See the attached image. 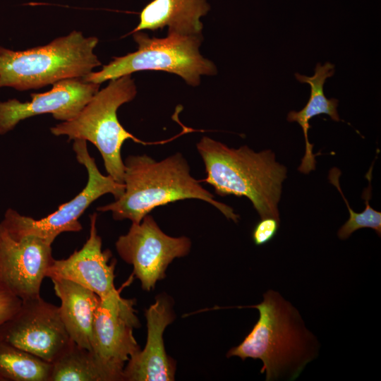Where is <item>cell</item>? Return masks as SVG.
Wrapping results in <instances>:
<instances>
[{"label":"cell","mask_w":381,"mask_h":381,"mask_svg":"<svg viewBox=\"0 0 381 381\" xmlns=\"http://www.w3.org/2000/svg\"><path fill=\"white\" fill-rule=\"evenodd\" d=\"M238 308H256L259 318L226 357L260 359L263 364L260 373H265L266 381L294 380L318 357L317 337L306 327L298 310L279 292L269 289L261 303Z\"/></svg>","instance_id":"1"},{"label":"cell","mask_w":381,"mask_h":381,"mask_svg":"<svg viewBox=\"0 0 381 381\" xmlns=\"http://www.w3.org/2000/svg\"><path fill=\"white\" fill-rule=\"evenodd\" d=\"M123 163V193L114 202L97 208L99 212H111L114 220L140 223L157 207L198 199L214 206L228 219L238 222L239 215L231 207L215 200L200 181L191 176L188 163L181 152L160 161L145 154L129 155Z\"/></svg>","instance_id":"2"},{"label":"cell","mask_w":381,"mask_h":381,"mask_svg":"<svg viewBox=\"0 0 381 381\" xmlns=\"http://www.w3.org/2000/svg\"><path fill=\"white\" fill-rule=\"evenodd\" d=\"M206 171L202 180L220 196L246 197L260 219L279 221L278 204L287 169L276 161L274 152H255L247 145L232 148L203 136L196 144Z\"/></svg>","instance_id":"3"},{"label":"cell","mask_w":381,"mask_h":381,"mask_svg":"<svg viewBox=\"0 0 381 381\" xmlns=\"http://www.w3.org/2000/svg\"><path fill=\"white\" fill-rule=\"evenodd\" d=\"M96 37L73 30L49 44L14 51L0 46V88L39 89L69 78H82L101 65L94 53Z\"/></svg>","instance_id":"4"},{"label":"cell","mask_w":381,"mask_h":381,"mask_svg":"<svg viewBox=\"0 0 381 381\" xmlns=\"http://www.w3.org/2000/svg\"><path fill=\"white\" fill-rule=\"evenodd\" d=\"M137 94L131 75L111 80L99 90L78 115L50 128L54 135H67L68 140H84L92 143L100 152L108 175L123 183L124 163L121 151L123 143L131 139L143 145L150 144L135 137L120 123L118 109L132 101Z\"/></svg>","instance_id":"5"},{"label":"cell","mask_w":381,"mask_h":381,"mask_svg":"<svg viewBox=\"0 0 381 381\" xmlns=\"http://www.w3.org/2000/svg\"><path fill=\"white\" fill-rule=\"evenodd\" d=\"M137 51L114 57L97 72L82 78L85 82L101 84L141 71H161L181 77L188 85L197 86L202 75L217 73L215 65L199 52L201 35H183L168 32L166 37H150L142 31L133 32Z\"/></svg>","instance_id":"6"},{"label":"cell","mask_w":381,"mask_h":381,"mask_svg":"<svg viewBox=\"0 0 381 381\" xmlns=\"http://www.w3.org/2000/svg\"><path fill=\"white\" fill-rule=\"evenodd\" d=\"M73 149L78 162L87 171L88 179L83 190L71 200L62 204L48 216L40 219L24 216L12 208L6 211L0 224L14 238L28 235L36 236L51 244L63 232H78L83 227L79 217L95 200L111 193L115 199L124 192V184L116 181L111 176L103 175L95 160L87 150V141L75 140Z\"/></svg>","instance_id":"7"},{"label":"cell","mask_w":381,"mask_h":381,"mask_svg":"<svg viewBox=\"0 0 381 381\" xmlns=\"http://www.w3.org/2000/svg\"><path fill=\"white\" fill-rule=\"evenodd\" d=\"M123 260L133 266V274L145 291L155 288L164 279L169 264L177 258L187 255L191 241L186 236L166 234L153 217L148 214L140 223H132L127 234L115 243Z\"/></svg>","instance_id":"8"},{"label":"cell","mask_w":381,"mask_h":381,"mask_svg":"<svg viewBox=\"0 0 381 381\" xmlns=\"http://www.w3.org/2000/svg\"><path fill=\"white\" fill-rule=\"evenodd\" d=\"M134 301L121 296L101 300L92 330L91 351L107 381L123 380L126 363L140 348L133 329L140 326Z\"/></svg>","instance_id":"9"},{"label":"cell","mask_w":381,"mask_h":381,"mask_svg":"<svg viewBox=\"0 0 381 381\" xmlns=\"http://www.w3.org/2000/svg\"><path fill=\"white\" fill-rule=\"evenodd\" d=\"M0 339L52 363L72 344L59 308L40 296L22 301L0 325Z\"/></svg>","instance_id":"10"},{"label":"cell","mask_w":381,"mask_h":381,"mask_svg":"<svg viewBox=\"0 0 381 381\" xmlns=\"http://www.w3.org/2000/svg\"><path fill=\"white\" fill-rule=\"evenodd\" d=\"M52 245L32 235L14 238L0 224V286L22 301L40 296L54 261Z\"/></svg>","instance_id":"11"},{"label":"cell","mask_w":381,"mask_h":381,"mask_svg":"<svg viewBox=\"0 0 381 381\" xmlns=\"http://www.w3.org/2000/svg\"><path fill=\"white\" fill-rule=\"evenodd\" d=\"M100 84L69 78L52 85L50 90L30 95L31 101L17 99L0 102V135L13 130L21 121L43 114H51L57 120L68 121L76 117L92 97Z\"/></svg>","instance_id":"12"},{"label":"cell","mask_w":381,"mask_h":381,"mask_svg":"<svg viewBox=\"0 0 381 381\" xmlns=\"http://www.w3.org/2000/svg\"><path fill=\"white\" fill-rule=\"evenodd\" d=\"M97 217V213L90 216V234L83 247L66 259H54L47 277L72 281L104 300L121 295L114 286L115 262L109 263L111 253L109 250H102V238L96 227Z\"/></svg>","instance_id":"13"},{"label":"cell","mask_w":381,"mask_h":381,"mask_svg":"<svg viewBox=\"0 0 381 381\" xmlns=\"http://www.w3.org/2000/svg\"><path fill=\"white\" fill-rule=\"evenodd\" d=\"M147 336L145 346L133 355L125 365L127 381L174 380L175 362L166 353L163 334L175 315L171 300L161 295L145 312Z\"/></svg>","instance_id":"14"},{"label":"cell","mask_w":381,"mask_h":381,"mask_svg":"<svg viewBox=\"0 0 381 381\" xmlns=\"http://www.w3.org/2000/svg\"><path fill=\"white\" fill-rule=\"evenodd\" d=\"M59 298L61 320L72 341L91 351L92 330L99 297L88 289L72 281L51 279Z\"/></svg>","instance_id":"15"},{"label":"cell","mask_w":381,"mask_h":381,"mask_svg":"<svg viewBox=\"0 0 381 381\" xmlns=\"http://www.w3.org/2000/svg\"><path fill=\"white\" fill-rule=\"evenodd\" d=\"M210 10L206 0H153L140 13V22L132 31L156 30L168 27V32L201 35L200 18Z\"/></svg>","instance_id":"16"},{"label":"cell","mask_w":381,"mask_h":381,"mask_svg":"<svg viewBox=\"0 0 381 381\" xmlns=\"http://www.w3.org/2000/svg\"><path fill=\"white\" fill-rule=\"evenodd\" d=\"M334 73V65L326 62L323 65L317 64L313 76L295 73L296 78L302 83H307L310 87V98L305 107L299 111H291L287 115L289 122H297L302 128L305 138V155L298 170L308 174L315 169L317 155L313 153V145L309 142L308 133L310 126L309 121L320 114H327L333 121H339L337 112L339 101L335 98L327 99L324 94L325 80Z\"/></svg>","instance_id":"17"},{"label":"cell","mask_w":381,"mask_h":381,"mask_svg":"<svg viewBox=\"0 0 381 381\" xmlns=\"http://www.w3.org/2000/svg\"><path fill=\"white\" fill-rule=\"evenodd\" d=\"M52 363L0 339V381H49Z\"/></svg>","instance_id":"18"},{"label":"cell","mask_w":381,"mask_h":381,"mask_svg":"<svg viewBox=\"0 0 381 381\" xmlns=\"http://www.w3.org/2000/svg\"><path fill=\"white\" fill-rule=\"evenodd\" d=\"M49 381H107L91 351L74 341L52 363Z\"/></svg>","instance_id":"19"},{"label":"cell","mask_w":381,"mask_h":381,"mask_svg":"<svg viewBox=\"0 0 381 381\" xmlns=\"http://www.w3.org/2000/svg\"><path fill=\"white\" fill-rule=\"evenodd\" d=\"M372 170L373 166L365 176L369 185L368 188L364 190L362 195V198L365 200V208L360 213H357L351 209L341 191L339 180L341 175L340 170L334 167L329 172L328 179L330 183L337 188L341 195L349 212V219L340 227L337 232L338 237L341 240L348 238L354 231L363 228L373 229L379 236H381V212L373 209L369 204V200L371 198Z\"/></svg>","instance_id":"20"},{"label":"cell","mask_w":381,"mask_h":381,"mask_svg":"<svg viewBox=\"0 0 381 381\" xmlns=\"http://www.w3.org/2000/svg\"><path fill=\"white\" fill-rule=\"evenodd\" d=\"M279 221L274 217L261 219L254 226L252 238L256 246H262L270 241L277 234Z\"/></svg>","instance_id":"21"},{"label":"cell","mask_w":381,"mask_h":381,"mask_svg":"<svg viewBox=\"0 0 381 381\" xmlns=\"http://www.w3.org/2000/svg\"><path fill=\"white\" fill-rule=\"evenodd\" d=\"M22 300L0 286V325L19 309Z\"/></svg>","instance_id":"22"}]
</instances>
